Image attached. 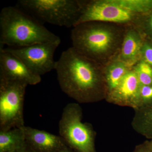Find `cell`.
Masks as SVG:
<instances>
[{
	"instance_id": "obj_1",
	"label": "cell",
	"mask_w": 152,
	"mask_h": 152,
	"mask_svg": "<svg viewBox=\"0 0 152 152\" xmlns=\"http://www.w3.org/2000/svg\"><path fill=\"white\" fill-rule=\"evenodd\" d=\"M55 70L63 92L78 102H95L107 94L103 66L79 53L73 47L62 53Z\"/></svg>"
},
{
	"instance_id": "obj_2",
	"label": "cell",
	"mask_w": 152,
	"mask_h": 152,
	"mask_svg": "<svg viewBox=\"0 0 152 152\" xmlns=\"http://www.w3.org/2000/svg\"><path fill=\"white\" fill-rule=\"evenodd\" d=\"M126 27L102 22L82 23L72 30V47L104 66L118 57Z\"/></svg>"
},
{
	"instance_id": "obj_3",
	"label": "cell",
	"mask_w": 152,
	"mask_h": 152,
	"mask_svg": "<svg viewBox=\"0 0 152 152\" xmlns=\"http://www.w3.org/2000/svg\"><path fill=\"white\" fill-rule=\"evenodd\" d=\"M61 41L33 17L18 7H8L0 13V48H22Z\"/></svg>"
},
{
	"instance_id": "obj_4",
	"label": "cell",
	"mask_w": 152,
	"mask_h": 152,
	"mask_svg": "<svg viewBox=\"0 0 152 152\" xmlns=\"http://www.w3.org/2000/svg\"><path fill=\"white\" fill-rule=\"evenodd\" d=\"M79 2L81 13L76 26L96 21L137 27L142 18L152 10V0H79Z\"/></svg>"
},
{
	"instance_id": "obj_5",
	"label": "cell",
	"mask_w": 152,
	"mask_h": 152,
	"mask_svg": "<svg viewBox=\"0 0 152 152\" xmlns=\"http://www.w3.org/2000/svg\"><path fill=\"white\" fill-rule=\"evenodd\" d=\"M17 4L42 24L73 28L80 15L79 0H19Z\"/></svg>"
},
{
	"instance_id": "obj_6",
	"label": "cell",
	"mask_w": 152,
	"mask_h": 152,
	"mask_svg": "<svg viewBox=\"0 0 152 152\" xmlns=\"http://www.w3.org/2000/svg\"><path fill=\"white\" fill-rule=\"evenodd\" d=\"M82 109L78 104H67L59 122V136L75 152H97L94 132L91 125L82 122Z\"/></svg>"
},
{
	"instance_id": "obj_7",
	"label": "cell",
	"mask_w": 152,
	"mask_h": 152,
	"mask_svg": "<svg viewBox=\"0 0 152 152\" xmlns=\"http://www.w3.org/2000/svg\"><path fill=\"white\" fill-rule=\"evenodd\" d=\"M24 83L0 78V130H8L25 126Z\"/></svg>"
},
{
	"instance_id": "obj_8",
	"label": "cell",
	"mask_w": 152,
	"mask_h": 152,
	"mask_svg": "<svg viewBox=\"0 0 152 152\" xmlns=\"http://www.w3.org/2000/svg\"><path fill=\"white\" fill-rule=\"evenodd\" d=\"M61 42L37 44L22 48H3L19 58L34 73L41 76L55 69L56 61L54 56Z\"/></svg>"
},
{
	"instance_id": "obj_9",
	"label": "cell",
	"mask_w": 152,
	"mask_h": 152,
	"mask_svg": "<svg viewBox=\"0 0 152 152\" xmlns=\"http://www.w3.org/2000/svg\"><path fill=\"white\" fill-rule=\"evenodd\" d=\"M0 78L34 86L42 80L19 58L0 48Z\"/></svg>"
},
{
	"instance_id": "obj_10",
	"label": "cell",
	"mask_w": 152,
	"mask_h": 152,
	"mask_svg": "<svg viewBox=\"0 0 152 152\" xmlns=\"http://www.w3.org/2000/svg\"><path fill=\"white\" fill-rule=\"evenodd\" d=\"M21 128L26 143L35 152H55L67 146L60 136L27 126Z\"/></svg>"
},
{
	"instance_id": "obj_11",
	"label": "cell",
	"mask_w": 152,
	"mask_h": 152,
	"mask_svg": "<svg viewBox=\"0 0 152 152\" xmlns=\"http://www.w3.org/2000/svg\"><path fill=\"white\" fill-rule=\"evenodd\" d=\"M145 37L135 27L126 28L122 43L118 56L119 59L131 68L141 60V52Z\"/></svg>"
},
{
	"instance_id": "obj_12",
	"label": "cell",
	"mask_w": 152,
	"mask_h": 152,
	"mask_svg": "<svg viewBox=\"0 0 152 152\" xmlns=\"http://www.w3.org/2000/svg\"><path fill=\"white\" fill-rule=\"evenodd\" d=\"M141 86L137 74L132 68L126 74L118 86L108 95L118 102H138L140 103Z\"/></svg>"
},
{
	"instance_id": "obj_13",
	"label": "cell",
	"mask_w": 152,
	"mask_h": 152,
	"mask_svg": "<svg viewBox=\"0 0 152 152\" xmlns=\"http://www.w3.org/2000/svg\"><path fill=\"white\" fill-rule=\"evenodd\" d=\"M132 68L119 59L118 57L103 66L108 94L112 92L118 86L125 75Z\"/></svg>"
},
{
	"instance_id": "obj_14",
	"label": "cell",
	"mask_w": 152,
	"mask_h": 152,
	"mask_svg": "<svg viewBox=\"0 0 152 152\" xmlns=\"http://www.w3.org/2000/svg\"><path fill=\"white\" fill-rule=\"evenodd\" d=\"M26 143L21 128L0 130V152H15Z\"/></svg>"
},
{
	"instance_id": "obj_15",
	"label": "cell",
	"mask_w": 152,
	"mask_h": 152,
	"mask_svg": "<svg viewBox=\"0 0 152 152\" xmlns=\"http://www.w3.org/2000/svg\"><path fill=\"white\" fill-rule=\"evenodd\" d=\"M140 132L152 140V103L142 106L138 115Z\"/></svg>"
},
{
	"instance_id": "obj_16",
	"label": "cell",
	"mask_w": 152,
	"mask_h": 152,
	"mask_svg": "<svg viewBox=\"0 0 152 152\" xmlns=\"http://www.w3.org/2000/svg\"><path fill=\"white\" fill-rule=\"evenodd\" d=\"M141 86L152 85V67L141 59L133 67Z\"/></svg>"
},
{
	"instance_id": "obj_17",
	"label": "cell",
	"mask_w": 152,
	"mask_h": 152,
	"mask_svg": "<svg viewBox=\"0 0 152 152\" xmlns=\"http://www.w3.org/2000/svg\"><path fill=\"white\" fill-rule=\"evenodd\" d=\"M145 37L152 41V10L142 19L137 27Z\"/></svg>"
},
{
	"instance_id": "obj_18",
	"label": "cell",
	"mask_w": 152,
	"mask_h": 152,
	"mask_svg": "<svg viewBox=\"0 0 152 152\" xmlns=\"http://www.w3.org/2000/svg\"><path fill=\"white\" fill-rule=\"evenodd\" d=\"M141 59L152 67V41L145 37L142 46Z\"/></svg>"
},
{
	"instance_id": "obj_19",
	"label": "cell",
	"mask_w": 152,
	"mask_h": 152,
	"mask_svg": "<svg viewBox=\"0 0 152 152\" xmlns=\"http://www.w3.org/2000/svg\"><path fill=\"white\" fill-rule=\"evenodd\" d=\"M140 103L142 106L152 103V85L141 86Z\"/></svg>"
},
{
	"instance_id": "obj_20",
	"label": "cell",
	"mask_w": 152,
	"mask_h": 152,
	"mask_svg": "<svg viewBox=\"0 0 152 152\" xmlns=\"http://www.w3.org/2000/svg\"><path fill=\"white\" fill-rule=\"evenodd\" d=\"M15 152H35L31 148L27 145L26 143H25L23 146L20 148L18 150H17Z\"/></svg>"
},
{
	"instance_id": "obj_21",
	"label": "cell",
	"mask_w": 152,
	"mask_h": 152,
	"mask_svg": "<svg viewBox=\"0 0 152 152\" xmlns=\"http://www.w3.org/2000/svg\"><path fill=\"white\" fill-rule=\"evenodd\" d=\"M134 152H150L147 148L146 145L145 144L137 148Z\"/></svg>"
},
{
	"instance_id": "obj_22",
	"label": "cell",
	"mask_w": 152,
	"mask_h": 152,
	"mask_svg": "<svg viewBox=\"0 0 152 152\" xmlns=\"http://www.w3.org/2000/svg\"><path fill=\"white\" fill-rule=\"evenodd\" d=\"M55 152H75L68 146H66Z\"/></svg>"
},
{
	"instance_id": "obj_23",
	"label": "cell",
	"mask_w": 152,
	"mask_h": 152,
	"mask_svg": "<svg viewBox=\"0 0 152 152\" xmlns=\"http://www.w3.org/2000/svg\"><path fill=\"white\" fill-rule=\"evenodd\" d=\"M147 148L148 149L149 151L150 152H152V141L150 142H148L146 143Z\"/></svg>"
}]
</instances>
